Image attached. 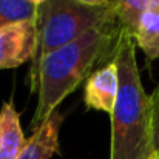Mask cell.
<instances>
[{
    "label": "cell",
    "mask_w": 159,
    "mask_h": 159,
    "mask_svg": "<svg viewBox=\"0 0 159 159\" xmlns=\"http://www.w3.org/2000/svg\"><path fill=\"white\" fill-rule=\"evenodd\" d=\"M33 5H36V6H40L42 3H45V2H48V0H30Z\"/></svg>",
    "instance_id": "obj_13"
},
{
    "label": "cell",
    "mask_w": 159,
    "mask_h": 159,
    "mask_svg": "<svg viewBox=\"0 0 159 159\" xmlns=\"http://www.w3.org/2000/svg\"><path fill=\"white\" fill-rule=\"evenodd\" d=\"M36 48V20L0 28V70L17 68L26 60H33Z\"/></svg>",
    "instance_id": "obj_4"
},
{
    "label": "cell",
    "mask_w": 159,
    "mask_h": 159,
    "mask_svg": "<svg viewBox=\"0 0 159 159\" xmlns=\"http://www.w3.org/2000/svg\"><path fill=\"white\" fill-rule=\"evenodd\" d=\"M119 28L134 37L139 19L150 9L159 6V0H110Z\"/></svg>",
    "instance_id": "obj_9"
},
{
    "label": "cell",
    "mask_w": 159,
    "mask_h": 159,
    "mask_svg": "<svg viewBox=\"0 0 159 159\" xmlns=\"http://www.w3.org/2000/svg\"><path fill=\"white\" fill-rule=\"evenodd\" d=\"M119 26L111 3L88 6L77 0H48L37 6V48L31 60L33 73L51 51L82 37L91 30Z\"/></svg>",
    "instance_id": "obj_3"
},
{
    "label": "cell",
    "mask_w": 159,
    "mask_h": 159,
    "mask_svg": "<svg viewBox=\"0 0 159 159\" xmlns=\"http://www.w3.org/2000/svg\"><path fill=\"white\" fill-rule=\"evenodd\" d=\"M119 90V73L111 60L91 73L85 84L84 101L87 108L105 111L111 116Z\"/></svg>",
    "instance_id": "obj_5"
},
{
    "label": "cell",
    "mask_w": 159,
    "mask_h": 159,
    "mask_svg": "<svg viewBox=\"0 0 159 159\" xmlns=\"http://www.w3.org/2000/svg\"><path fill=\"white\" fill-rule=\"evenodd\" d=\"M120 28H98L47 54L30 73L31 91H37V108L31 120L33 130L45 122L99 63L113 60Z\"/></svg>",
    "instance_id": "obj_1"
},
{
    "label": "cell",
    "mask_w": 159,
    "mask_h": 159,
    "mask_svg": "<svg viewBox=\"0 0 159 159\" xmlns=\"http://www.w3.org/2000/svg\"><path fill=\"white\" fill-rule=\"evenodd\" d=\"M113 62L119 73V90L111 113L110 159L152 156V101L145 93L136 62V40L120 30Z\"/></svg>",
    "instance_id": "obj_2"
},
{
    "label": "cell",
    "mask_w": 159,
    "mask_h": 159,
    "mask_svg": "<svg viewBox=\"0 0 159 159\" xmlns=\"http://www.w3.org/2000/svg\"><path fill=\"white\" fill-rule=\"evenodd\" d=\"M84 5H88V6H105L110 3V0H77Z\"/></svg>",
    "instance_id": "obj_12"
},
{
    "label": "cell",
    "mask_w": 159,
    "mask_h": 159,
    "mask_svg": "<svg viewBox=\"0 0 159 159\" xmlns=\"http://www.w3.org/2000/svg\"><path fill=\"white\" fill-rule=\"evenodd\" d=\"M134 40L148 62L159 59V6L147 11L139 19Z\"/></svg>",
    "instance_id": "obj_8"
},
{
    "label": "cell",
    "mask_w": 159,
    "mask_h": 159,
    "mask_svg": "<svg viewBox=\"0 0 159 159\" xmlns=\"http://www.w3.org/2000/svg\"><path fill=\"white\" fill-rule=\"evenodd\" d=\"M155 159H159V153H155Z\"/></svg>",
    "instance_id": "obj_15"
},
{
    "label": "cell",
    "mask_w": 159,
    "mask_h": 159,
    "mask_svg": "<svg viewBox=\"0 0 159 159\" xmlns=\"http://www.w3.org/2000/svg\"><path fill=\"white\" fill-rule=\"evenodd\" d=\"M63 124V114L57 110L33 130L31 138L19 159H51L59 152V131Z\"/></svg>",
    "instance_id": "obj_6"
},
{
    "label": "cell",
    "mask_w": 159,
    "mask_h": 159,
    "mask_svg": "<svg viewBox=\"0 0 159 159\" xmlns=\"http://www.w3.org/2000/svg\"><path fill=\"white\" fill-rule=\"evenodd\" d=\"M37 6L30 0H0V28L36 20Z\"/></svg>",
    "instance_id": "obj_10"
},
{
    "label": "cell",
    "mask_w": 159,
    "mask_h": 159,
    "mask_svg": "<svg viewBox=\"0 0 159 159\" xmlns=\"http://www.w3.org/2000/svg\"><path fill=\"white\" fill-rule=\"evenodd\" d=\"M25 138L14 104L6 102L0 110V159H19L25 150Z\"/></svg>",
    "instance_id": "obj_7"
},
{
    "label": "cell",
    "mask_w": 159,
    "mask_h": 159,
    "mask_svg": "<svg viewBox=\"0 0 159 159\" xmlns=\"http://www.w3.org/2000/svg\"><path fill=\"white\" fill-rule=\"evenodd\" d=\"M150 101H152V144H153V152L159 153V85L150 96Z\"/></svg>",
    "instance_id": "obj_11"
},
{
    "label": "cell",
    "mask_w": 159,
    "mask_h": 159,
    "mask_svg": "<svg viewBox=\"0 0 159 159\" xmlns=\"http://www.w3.org/2000/svg\"><path fill=\"white\" fill-rule=\"evenodd\" d=\"M145 159H155V153H153L152 156H148V158H145Z\"/></svg>",
    "instance_id": "obj_14"
}]
</instances>
